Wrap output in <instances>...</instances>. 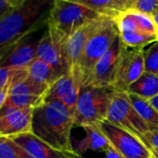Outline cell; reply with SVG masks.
<instances>
[{
	"label": "cell",
	"instance_id": "obj_1",
	"mask_svg": "<svg viewBox=\"0 0 158 158\" xmlns=\"http://www.w3.org/2000/svg\"><path fill=\"white\" fill-rule=\"evenodd\" d=\"M73 126V113L60 102L44 101L34 109L32 133L57 150L73 151L71 141Z\"/></svg>",
	"mask_w": 158,
	"mask_h": 158
},
{
	"label": "cell",
	"instance_id": "obj_2",
	"mask_svg": "<svg viewBox=\"0 0 158 158\" xmlns=\"http://www.w3.org/2000/svg\"><path fill=\"white\" fill-rule=\"evenodd\" d=\"M54 0H25L0 19V49L47 25Z\"/></svg>",
	"mask_w": 158,
	"mask_h": 158
},
{
	"label": "cell",
	"instance_id": "obj_3",
	"mask_svg": "<svg viewBox=\"0 0 158 158\" xmlns=\"http://www.w3.org/2000/svg\"><path fill=\"white\" fill-rule=\"evenodd\" d=\"M118 36L114 19L106 18L102 25L89 39L75 69L71 72L81 88L87 86L96 63L109 50Z\"/></svg>",
	"mask_w": 158,
	"mask_h": 158
},
{
	"label": "cell",
	"instance_id": "obj_4",
	"mask_svg": "<svg viewBox=\"0 0 158 158\" xmlns=\"http://www.w3.org/2000/svg\"><path fill=\"white\" fill-rule=\"evenodd\" d=\"M114 89L113 88H81L73 112L74 125L85 127L98 125L106 120Z\"/></svg>",
	"mask_w": 158,
	"mask_h": 158
},
{
	"label": "cell",
	"instance_id": "obj_5",
	"mask_svg": "<svg viewBox=\"0 0 158 158\" xmlns=\"http://www.w3.org/2000/svg\"><path fill=\"white\" fill-rule=\"evenodd\" d=\"M102 18L104 16L80 4L69 0H54L48 20L69 37L81 27Z\"/></svg>",
	"mask_w": 158,
	"mask_h": 158
},
{
	"label": "cell",
	"instance_id": "obj_6",
	"mask_svg": "<svg viewBox=\"0 0 158 158\" xmlns=\"http://www.w3.org/2000/svg\"><path fill=\"white\" fill-rule=\"evenodd\" d=\"M106 120L128 131L140 140L150 131L146 123L132 105L127 92L114 89Z\"/></svg>",
	"mask_w": 158,
	"mask_h": 158
},
{
	"label": "cell",
	"instance_id": "obj_7",
	"mask_svg": "<svg viewBox=\"0 0 158 158\" xmlns=\"http://www.w3.org/2000/svg\"><path fill=\"white\" fill-rule=\"evenodd\" d=\"M67 38L48 20L46 30L40 36L36 48V57L48 63L60 76L69 73L65 60Z\"/></svg>",
	"mask_w": 158,
	"mask_h": 158
},
{
	"label": "cell",
	"instance_id": "obj_8",
	"mask_svg": "<svg viewBox=\"0 0 158 158\" xmlns=\"http://www.w3.org/2000/svg\"><path fill=\"white\" fill-rule=\"evenodd\" d=\"M48 89V86L38 84L28 78L26 68L20 69L11 83L5 105L16 108H35L44 102Z\"/></svg>",
	"mask_w": 158,
	"mask_h": 158
},
{
	"label": "cell",
	"instance_id": "obj_9",
	"mask_svg": "<svg viewBox=\"0 0 158 158\" xmlns=\"http://www.w3.org/2000/svg\"><path fill=\"white\" fill-rule=\"evenodd\" d=\"M99 128L109 140L111 146L125 158H152V151L136 136L128 131L103 120Z\"/></svg>",
	"mask_w": 158,
	"mask_h": 158
},
{
	"label": "cell",
	"instance_id": "obj_10",
	"mask_svg": "<svg viewBox=\"0 0 158 158\" xmlns=\"http://www.w3.org/2000/svg\"><path fill=\"white\" fill-rule=\"evenodd\" d=\"M144 72V49L125 47L117 65L113 89L127 92L128 87Z\"/></svg>",
	"mask_w": 158,
	"mask_h": 158
},
{
	"label": "cell",
	"instance_id": "obj_11",
	"mask_svg": "<svg viewBox=\"0 0 158 158\" xmlns=\"http://www.w3.org/2000/svg\"><path fill=\"white\" fill-rule=\"evenodd\" d=\"M125 47L118 36L109 50L96 63L87 86L113 88L117 65Z\"/></svg>",
	"mask_w": 158,
	"mask_h": 158
},
{
	"label": "cell",
	"instance_id": "obj_12",
	"mask_svg": "<svg viewBox=\"0 0 158 158\" xmlns=\"http://www.w3.org/2000/svg\"><path fill=\"white\" fill-rule=\"evenodd\" d=\"M34 109L4 105L0 110V137L13 138L32 132Z\"/></svg>",
	"mask_w": 158,
	"mask_h": 158
},
{
	"label": "cell",
	"instance_id": "obj_13",
	"mask_svg": "<svg viewBox=\"0 0 158 158\" xmlns=\"http://www.w3.org/2000/svg\"><path fill=\"white\" fill-rule=\"evenodd\" d=\"M30 36L0 49V68L25 69L36 58L39 39L31 40Z\"/></svg>",
	"mask_w": 158,
	"mask_h": 158
},
{
	"label": "cell",
	"instance_id": "obj_14",
	"mask_svg": "<svg viewBox=\"0 0 158 158\" xmlns=\"http://www.w3.org/2000/svg\"><path fill=\"white\" fill-rule=\"evenodd\" d=\"M114 22L119 36L127 48H143L145 46L157 41L154 37L143 33L135 19L134 11L132 10H126L122 11L114 18Z\"/></svg>",
	"mask_w": 158,
	"mask_h": 158
},
{
	"label": "cell",
	"instance_id": "obj_15",
	"mask_svg": "<svg viewBox=\"0 0 158 158\" xmlns=\"http://www.w3.org/2000/svg\"><path fill=\"white\" fill-rule=\"evenodd\" d=\"M80 90L81 86L76 77L73 73L69 72L59 77L49 87L45 97V102H60L73 113Z\"/></svg>",
	"mask_w": 158,
	"mask_h": 158
},
{
	"label": "cell",
	"instance_id": "obj_16",
	"mask_svg": "<svg viewBox=\"0 0 158 158\" xmlns=\"http://www.w3.org/2000/svg\"><path fill=\"white\" fill-rule=\"evenodd\" d=\"M106 18L108 17H104L81 27L67 38L65 42V60L69 72H73L75 69L87 42L102 25Z\"/></svg>",
	"mask_w": 158,
	"mask_h": 158
},
{
	"label": "cell",
	"instance_id": "obj_17",
	"mask_svg": "<svg viewBox=\"0 0 158 158\" xmlns=\"http://www.w3.org/2000/svg\"><path fill=\"white\" fill-rule=\"evenodd\" d=\"M10 139L22 146L33 158H72L74 152V150L69 152L57 150L40 139L32 132L24 133Z\"/></svg>",
	"mask_w": 158,
	"mask_h": 158
},
{
	"label": "cell",
	"instance_id": "obj_18",
	"mask_svg": "<svg viewBox=\"0 0 158 158\" xmlns=\"http://www.w3.org/2000/svg\"><path fill=\"white\" fill-rule=\"evenodd\" d=\"M83 129L86 132V137L80 140L75 141L73 150L80 155H83L87 151H105L111 144L98 125L85 126Z\"/></svg>",
	"mask_w": 158,
	"mask_h": 158
},
{
	"label": "cell",
	"instance_id": "obj_19",
	"mask_svg": "<svg viewBox=\"0 0 158 158\" xmlns=\"http://www.w3.org/2000/svg\"><path fill=\"white\" fill-rule=\"evenodd\" d=\"M108 18L114 19L127 10L125 0H69Z\"/></svg>",
	"mask_w": 158,
	"mask_h": 158
},
{
	"label": "cell",
	"instance_id": "obj_20",
	"mask_svg": "<svg viewBox=\"0 0 158 158\" xmlns=\"http://www.w3.org/2000/svg\"><path fill=\"white\" fill-rule=\"evenodd\" d=\"M26 71L27 76L31 80L48 87L60 77L48 63L37 57L26 67Z\"/></svg>",
	"mask_w": 158,
	"mask_h": 158
},
{
	"label": "cell",
	"instance_id": "obj_21",
	"mask_svg": "<svg viewBox=\"0 0 158 158\" xmlns=\"http://www.w3.org/2000/svg\"><path fill=\"white\" fill-rule=\"evenodd\" d=\"M127 92L145 100L152 99L158 94V75L144 72L138 80L128 87Z\"/></svg>",
	"mask_w": 158,
	"mask_h": 158
},
{
	"label": "cell",
	"instance_id": "obj_22",
	"mask_svg": "<svg viewBox=\"0 0 158 158\" xmlns=\"http://www.w3.org/2000/svg\"><path fill=\"white\" fill-rule=\"evenodd\" d=\"M128 96L135 110L146 123L150 131L158 132V113L149 103L148 100L133 94H128Z\"/></svg>",
	"mask_w": 158,
	"mask_h": 158
},
{
	"label": "cell",
	"instance_id": "obj_23",
	"mask_svg": "<svg viewBox=\"0 0 158 158\" xmlns=\"http://www.w3.org/2000/svg\"><path fill=\"white\" fill-rule=\"evenodd\" d=\"M0 158H33L12 139L0 137Z\"/></svg>",
	"mask_w": 158,
	"mask_h": 158
},
{
	"label": "cell",
	"instance_id": "obj_24",
	"mask_svg": "<svg viewBox=\"0 0 158 158\" xmlns=\"http://www.w3.org/2000/svg\"><path fill=\"white\" fill-rule=\"evenodd\" d=\"M144 67L145 72L158 75V41L144 50Z\"/></svg>",
	"mask_w": 158,
	"mask_h": 158
},
{
	"label": "cell",
	"instance_id": "obj_25",
	"mask_svg": "<svg viewBox=\"0 0 158 158\" xmlns=\"http://www.w3.org/2000/svg\"><path fill=\"white\" fill-rule=\"evenodd\" d=\"M128 10L139 11L152 18L158 11V0H137Z\"/></svg>",
	"mask_w": 158,
	"mask_h": 158
},
{
	"label": "cell",
	"instance_id": "obj_26",
	"mask_svg": "<svg viewBox=\"0 0 158 158\" xmlns=\"http://www.w3.org/2000/svg\"><path fill=\"white\" fill-rule=\"evenodd\" d=\"M141 141L152 151L156 150L158 151V132L156 131H149L146 133Z\"/></svg>",
	"mask_w": 158,
	"mask_h": 158
},
{
	"label": "cell",
	"instance_id": "obj_27",
	"mask_svg": "<svg viewBox=\"0 0 158 158\" xmlns=\"http://www.w3.org/2000/svg\"><path fill=\"white\" fill-rule=\"evenodd\" d=\"M10 85L3 88L0 89V110L3 108V106L6 104L8 98H9V94H10Z\"/></svg>",
	"mask_w": 158,
	"mask_h": 158
},
{
	"label": "cell",
	"instance_id": "obj_28",
	"mask_svg": "<svg viewBox=\"0 0 158 158\" xmlns=\"http://www.w3.org/2000/svg\"><path fill=\"white\" fill-rule=\"evenodd\" d=\"M106 158H125L116 150H114L111 145L104 151Z\"/></svg>",
	"mask_w": 158,
	"mask_h": 158
},
{
	"label": "cell",
	"instance_id": "obj_29",
	"mask_svg": "<svg viewBox=\"0 0 158 158\" xmlns=\"http://www.w3.org/2000/svg\"><path fill=\"white\" fill-rule=\"evenodd\" d=\"M12 9L13 8L10 5H9L5 0H0V19Z\"/></svg>",
	"mask_w": 158,
	"mask_h": 158
},
{
	"label": "cell",
	"instance_id": "obj_30",
	"mask_svg": "<svg viewBox=\"0 0 158 158\" xmlns=\"http://www.w3.org/2000/svg\"><path fill=\"white\" fill-rule=\"evenodd\" d=\"M149 103L152 106V108L158 113V94L154 97H152V99L148 100Z\"/></svg>",
	"mask_w": 158,
	"mask_h": 158
},
{
	"label": "cell",
	"instance_id": "obj_31",
	"mask_svg": "<svg viewBox=\"0 0 158 158\" xmlns=\"http://www.w3.org/2000/svg\"><path fill=\"white\" fill-rule=\"evenodd\" d=\"M5 1L9 5H10L12 8H15V7H18L19 5H21L23 2H24L25 0H5Z\"/></svg>",
	"mask_w": 158,
	"mask_h": 158
},
{
	"label": "cell",
	"instance_id": "obj_32",
	"mask_svg": "<svg viewBox=\"0 0 158 158\" xmlns=\"http://www.w3.org/2000/svg\"><path fill=\"white\" fill-rule=\"evenodd\" d=\"M136 1H137V0H125L126 5H127V10H128Z\"/></svg>",
	"mask_w": 158,
	"mask_h": 158
},
{
	"label": "cell",
	"instance_id": "obj_33",
	"mask_svg": "<svg viewBox=\"0 0 158 158\" xmlns=\"http://www.w3.org/2000/svg\"><path fill=\"white\" fill-rule=\"evenodd\" d=\"M152 19H153V21H154V23H155V24H156L157 28H158V11L153 15Z\"/></svg>",
	"mask_w": 158,
	"mask_h": 158
},
{
	"label": "cell",
	"instance_id": "obj_34",
	"mask_svg": "<svg viewBox=\"0 0 158 158\" xmlns=\"http://www.w3.org/2000/svg\"><path fill=\"white\" fill-rule=\"evenodd\" d=\"M72 158H83L82 157V155H80V154H78L75 151H74V152H73V156H72Z\"/></svg>",
	"mask_w": 158,
	"mask_h": 158
},
{
	"label": "cell",
	"instance_id": "obj_35",
	"mask_svg": "<svg viewBox=\"0 0 158 158\" xmlns=\"http://www.w3.org/2000/svg\"><path fill=\"white\" fill-rule=\"evenodd\" d=\"M152 152L154 158H158V151H156V150H152Z\"/></svg>",
	"mask_w": 158,
	"mask_h": 158
},
{
	"label": "cell",
	"instance_id": "obj_36",
	"mask_svg": "<svg viewBox=\"0 0 158 158\" xmlns=\"http://www.w3.org/2000/svg\"><path fill=\"white\" fill-rule=\"evenodd\" d=\"M152 158H154V157H152Z\"/></svg>",
	"mask_w": 158,
	"mask_h": 158
}]
</instances>
